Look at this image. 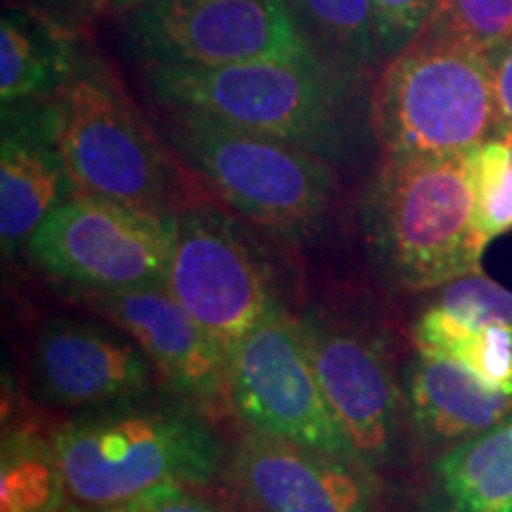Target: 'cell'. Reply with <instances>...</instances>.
Returning <instances> with one entry per match:
<instances>
[{
  "mask_svg": "<svg viewBox=\"0 0 512 512\" xmlns=\"http://www.w3.org/2000/svg\"><path fill=\"white\" fill-rule=\"evenodd\" d=\"M50 444L64 491L88 510L126 503L159 484H209L221 477L228 453L214 418L171 392L79 411Z\"/></svg>",
  "mask_w": 512,
  "mask_h": 512,
  "instance_id": "cell-1",
  "label": "cell"
},
{
  "mask_svg": "<svg viewBox=\"0 0 512 512\" xmlns=\"http://www.w3.org/2000/svg\"><path fill=\"white\" fill-rule=\"evenodd\" d=\"M48 105L74 192L157 214L200 202L183 176V159L138 110L110 62L81 50Z\"/></svg>",
  "mask_w": 512,
  "mask_h": 512,
  "instance_id": "cell-2",
  "label": "cell"
},
{
  "mask_svg": "<svg viewBox=\"0 0 512 512\" xmlns=\"http://www.w3.org/2000/svg\"><path fill=\"white\" fill-rule=\"evenodd\" d=\"M361 219L370 259L399 290H439L482 271L465 155H384Z\"/></svg>",
  "mask_w": 512,
  "mask_h": 512,
  "instance_id": "cell-3",
  "label": "cell"
},
{
  "mask_svg": "<svg viewBox=\"0 0 512 512\" xmlns=\"http://www.w3.org/2000/svg\"><path fill=\"white\" fill-rule=\"evenodd\" d=\"M351 74L323 57L238 64H147L145 81L166 110L304 147L330 159L344 145Z\"/></svg>",
  "mask_w": 512,
  "mask_h": 512,
  "instance_id": "cell-4",
  "label": "cell"
},
{
  "mask_svg": "<svg viewBox=\"0 0 512 512\" xmlns=\"http://www.w3.org/2000/svg\"><path fill=\"white\" fill-rule=\"evenodd\" d=\"M370 126L384 155H465L498 128L489 57L427 19L377 76Z\"/></svg>",
  "mask_w": 512,
  "mask_h": 512,
  "instance_id": "cell-5",
  "label": "cell"
},
{
  "mask_svg": "<svg viewBox=\"0 0 512 512\" xmlns=\"http://www.w3.org/2000/svg\"><path fill=\"white\" fill-rule=\"evenodd\" d=\"M169 143L242 219L285 240L323 226L337 192L328 159L197 112L169 110Z\"/></svg>",
  "mask_w": 512,
  "mask_h": 512,
  "instance_id": "cell-6",
  "label": "cell"
},
{
  "mask_svg": "<svg viewBox=\"0 0 512 512\" xmlns=\"http://www.w3.org/2000/svg\"><path fill=\"white\" fill-rule=\"evenodd\" d=\"M174 240L176 214L74 192L38 226L24 252L74 290L117 292L164 287Z\"/></svg>",
  "mask_w": 512,
  "mask_h": 512,
  "instance_id": "cell-7",
  "label": "cell"
},
{
  "mask_svg": "<svg viewBox=\"0 0 512 512\" xmlns=\"http://www.w3.org/2000/svg\"><path fill=\"white\" fill-rule=\"evenodd\" d=\"M228 408L247 430L363 465L320 389L297 316L283 302L230 356Z\"/></svg>",
  "mask_w": 512,
  "mask_h": 512,
  "instance_id": "cell-8",
  "label": "cell"
},
{
  "mask_svg": "<svg viewBox=\"0 0 512 512\" xmlns=\"http://www.w3.org/2000/svg\"><path fill=\"white\" fill-rule=\"evenodd\" d=\"M166 292L233 356L280 297L266 261L240 221L207 200L176 211V240Z\"/></svg>",
  "mask_w": 512,
  "mask_h": 512,
  "instance_id": "cell-9",
  "label": "cell"
},
{
  "mask_svg": "<svg viewBox=\"0 0 512 512\" xmlns=\"http://www.w3.org/2000/svg\"><path fill=\"white\" fill-rule=\"evenodd\" d=\"M126 46L143 67L318 55L285 0H150L128 12Z\"/></svg>",
  "mask_w": 512,
  "mask_h": 512,
  "instance_id": "cell-10",
  "label": "cell"
},
{
  "mask_svg": "<svg viewBox=\"0 0 512 512\" xmlns=\"http://www.w3.org/2000/svg\"><path fill=\"white\" fill-rule=\"evenodd\" d=\"M313 373L363 465L380 475L392 465L406 418L403 382L382 337L328 309L297 313Z\"/></svg>",
  "mask_w": 512,
  "mask_h": 512,
  "instance_id": "cell-11",
  "label": "cell"
},
{
  "mask_svg": "<svg viewBox=\"0 0 512 512\" xmlns=\"http://www.w3.org/2000/svg\"><path fill=\"white\" fill-rule=\"evenodd\" d=\"M221 479L247 512H380L373 470L252 430L228 446Z\"/></svg>",
  "mask_w": 512,
  "mask_h": 512,
  "instance_id": "cell-12",
  "label": "cell"
},
{
  "mask_svg": "<svg viewBox=\"0 0 512 512\" xmlns=\"http://www.w3.org/2000/svg\"><path fill=\"white\" fill-rule=\"evenodd\" d=\"M29 380L46 406L91 411L155 394L162 384L138 342L110 320L48 318L36 332Z\"/></svg>",
  "mask_w": 512,
  "mask_h": 512,
  "instance_id": "cell-13",
  "label": "cell"
},
{
  "mask_svg": "<svg viewBox=\"0 0 512 512\" xmlns=\"http://www.w3.org/2000/svg\"><path fill=\"white\" fill-rule=\"evenodd\" d=\"M79 299L136 339L155 366L164 392L181 396L214 420L230 411L228 356L166 287L79 292Z\"/></svg>",
  "mask_w": 512,
  "mask_h": 512,
  "instance_id": "cell-14",
  "label": "cell"
},
{
  "mask_svg": "<svg viewBox=\"0 0 512 512\" xmlns=\"http://www.w3.org/2000/svg\"><path fill=\"white\" fill-rule=\"evenodd\" d=\"M74 195L48 98L3 107L0 136V240L5 256L27 247L31 235Z\"/></svg>",
  "mask_w": 512,
  "mask_h": 512,
  "instance_id": "cell-15",
  "label": "cell"
},
{
  "mask_svg": "<svg viewBox=\"0 0 512 512\" xmlns=\"http://www.w3.org/2000/svg\"><path fill=\"white\" fill-rule=\"evenodd\" d=\"M406 418L420 446L434 456L463 444L512 413V394L491 387L470 368L420 354L403 373Z\"/></svg>",
  "mask_w": 512,
  "mask_h": 512,
  "instance_id": "cell-16",
  "label": "cell"
},
{
  "mask_svg": "<svg viewBox=\"0 0 512 512\" xmlns=\"http://www.w3.org/2000/svg\"><path fill=\"white\" fill-rule=\"evenodd\" d=\"M422 512H512V413L434 456Z\"/></svg>",
  "mask_w": 512,
  "mask_h": 512,
  "instance_id": "cell-17",
  "label": "cell"
},
{
  "mask_svg": "<svg viewBox=\"0 0 512 512\" xmlns=\"http://www.w3.org/2000/svg\"><path fill=\"white\" fill-rule=\"evenodd\" d=\"M79 34L48 19L10 8L0 22V100L50 98L72 74L81 55Z\"/></svg>",
  "mask_w": 512,
  "mask_h": 512,
  "instance_id": "cell-18",
  "label": "cell"
},
{
  "mask_svg": "<svg viewBox=\"0 0 512 512\" xmlns=\"http://www.w3.org/2000/svg\"><path fill=\"white\" fill-rule=\"evenodd\" d=\"M415 351L444 356L512 394V332L494 325H475L437 304L420 313L411 328Z\"/></svg>",
  "mask_w": 512,
  "mask_h": 512,
  "instance_id": "cell-19",
  "label": "cell"
},
{
  "mask_svg": "<svg viewBox=\"0 0 512 512\" xmlns=\"http://www.w3.org/2000/svg\"><path fill=\"white\" fill-rule=\"evenodd\" d=\"M313 50L354 76L382 55L370 0H285Z\"/></svg>",
  "mask_w": 512,
  "mask_h": 512,
  "instance_id": "cell-20",
  "label": "cell"
},
{
  "mask_svg": "<svg viewBox=\"0 0 512 512\" xmlns=\"http://www.w3.org/2000/svg\"><path fill=\"white\" fill-rule=\"evenodd\" d=\"M475 190V228L486 247L512 230V157L503 138H491L465 152Z\"/></svg>",
  "mask_w": 512,
  "mask_h": 512,
  "instance_id": "cell-21",
  "label": "cell"
},
{
  "mask_svg": "<svg viewBox=\"0 0 512 512\" xmlns=\"http://www.w3.org/2000/svg\"><path fill=\"white\" fill-rule=\"evenodd\" d=\"M430 22L491 53L512 38V0H434Z\"/></svg>",
  "mask_w": 512,
  "mask_h": 512,
  "instance_id": "cell-22",
  "label": "cell"
},
{
  "mask_svg": "<svg viewBox=\"0 0 512 512\" xmlns=\"http://www.w3.org/2000/svg\"><path fill=\"white\" fill-rule=\"evenodd\" d=\"M434 304L467 323L494 325L512 332V292L486 278L482 271L439 287Z\"/></svg>",
  "mask_w": 512,
  "mask_h": 512,
  "instance_id": "cell-23",
  "label": "cell"
},
{
  "mask_svg": "<svg viewBox=\"0 0 512 512\" xmlns=\"http://www.w3.org/2000/svg\"><path fill=\"white\" fill-rule=\"evenodd\" d=\"M373 3L377 41L384 57L408 46L432 15L434 0H370Z\"/></svg>",
  "mask_w": 512,
  "mask_h": 512,
  "instance_id": "cell-24",
  "label": "cell"
},
{
  "mask_svg": "<svg viewBox=\"0 0 512 512\" xmlns=\"http://www.w3.org/2000/svg\"><path fill=\"white\" fill-rule=\"evenodd\" d=\"M83 512H230L219 503L200 496L195 486L188 484H159L131 501L112 505V508H95Z\"/></svg>",
  "mask_w": 512,
  "mask_h": 512,
  "instance_id": "cell-25",
  "label": "cell"
},
{
  "mask_svg": "<svg viewBox=\"0 0 512 512\" xmlns=\"http://www.w3.org/2000/svg\"><path fill=\"white\" fill-rule=\"evenodd\" d=\"M10 8L24 10L29 15L48 19L57 27L86 36L88 24L100 17L95 0H8Z\"/></svg>",
  "mask_w": 512,
  "mask_h": 512,
  "instance_id": "cell-26",
  "label": "cell"
},
{
  "mask_svg": "<svg viewBox=\"0 0 512 512\" xmlns=\"http://www.w3.org/2000/svg\"><path fill=\"white\" fill-rule=\"evenodd\" d=\"M95 3H98L100 15H105V12H126L128 15V12L143 8L150 0H95Z\"/></svg>",
  "mask_w": 512,
  "mask_h": 512,
  "instance_id": "cell-27",
  "label": "cell"
},
{
  "mask_svg": "<svg viewBox=\"0 0 512 512\" xmlns=\"http://www.w3.org/2000/svg\"><path fill=\"white\" fill-rule=\"evenodd\" d=\"M15 512H83V508H72V505H67V508H60V510H15Z\"/></svg>",
  "mask_w": 512,
  "mask_h": 512,
  "instance_id": "cell-28",
  "label": "cell"
},
{
  "mask_svg": "<svg viewBox=\"0 0 512 512\" xmlns=\"http://www.w3.org/2000/svg\"><path fill=\"white\" fill-rule=\"evenodd\" d=\"M498 138H503V140H505V145H508L510 157H512V133H501V136H498Z\"/></svg>",
  "mask_w": 512,
  "mask_h": 512,
  "instance_id": "cell-29",
  "label": "cell"
}]
</instances>
